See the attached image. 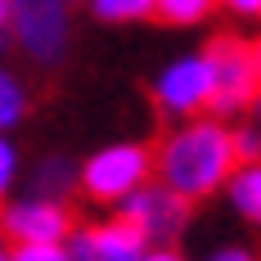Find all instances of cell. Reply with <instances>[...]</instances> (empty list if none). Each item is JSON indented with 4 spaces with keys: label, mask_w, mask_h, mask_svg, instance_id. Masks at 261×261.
<instances>
[{
    "label": "cell",
    "mask_w": 261,
    "mask_h": 261,
    "mask_svg": "<svg viewBox=\"0 0 261 261\" xmlns=\"http://www.w3.org/2000/svg\"><path fill=\"white\" fill-rule=\"evenodd\" d=\"M27 108H32V95H27L23 77L0 63V135H9L14 126H23Z\"/></svg>",
    "instance_id": "obj_11"
},
{
    "label": "cell",
    "mask_w": 261,
    "mask_h": 261,
    "mask_svg": "<svg viewBox=\"0 0 261 261\" xmlns=\"http://www.w3.org/2000/svg\"><path fill=\"white\" fill-rule=\"evenodd\" d=\"M234 167L239 158H234V140H230L225 117H203V113L185 117L153 149V180H162L185 203L221 194Z\"/></svg>",
    "instance_id": "obj_1"
},
{
    "label": "cell",
    "mask_w": 261,
    "mask_h": 261,
    "mask_svg": "<svg viewBox=\"0 0 261 261\" xmlns=\"http://www.w3.org/2000/svg\"><path fill=\"white\" fill-rule=\"evenodd\" d=\"M248 54H252V68H257V81H261V36L248 45Z\"/></svg>",
    "instance_id": "obj_21"
},
{
    "label": "cell",
    "mask_w": 261,
    "mask_h": 261,
    "mask_svg": "<svg viewBox=\"0 0 261 261\" xmlns=\"http://www.w3.org/2000/svg\"><path fill=\"white\" fill-rule=\"evenodd\" d=\"M252 108H257V122H261V90H257V99H252Z\"/></svg>",
    "instance_id": "obj_22"
},
{
    "label": "cell",
    "mask_w": 261,
    "mask_h": 261,
    "mask_svg": "<svg viewBox=\"0 0 261 261\" xmlns=\"http://www.w3.org/2000/svg\"><path fill=\"white\" fill-rule=\"evenodd\" d=\"M230 140H234V158L239 162H261V122L230 126Z\"/></svg>",
    "instance_id": "obj_15"
},
{
    "label": "cell",
    "mask_w": 261,
    "mask_h": 261,
    "mask_svg": "<svg viewBox=\"0 0 261 261\" xmlns=\"http://www.w3.org/2000/svg\"><path fill=\"white\" fill-rule=\"evenodd\" d=\"M216 9L234 14V18H261V0H216Z\"/></svg>",
    "instance_id": "obj_18"
},
{
    "label": "cell",
    "mask_w": 261,
    "mask_h": 261,
    "mask_svg": "<svg viewBox=\"0 0 261 261\" xmlns=\"http://www.w3.org/2000/svg\"><path fill=\"white\" fill-rule=\"evenodd\" d=\"M72 230V212L63 198H41V194H27V198H5L0 203V234L9 243H63Z\"/></svg>",
    "instance_id": "obj_7"
},
{
    "label": "cell",
    "mask_w": 261,
    "mask_h": 261,
    "mask_svg": "<svg viewBox=\"0 0 261 261\" xmlns=\"http://www.w3.org/2000/svg\"><path fill=\"white\" fill-rule=\"evenodd\" d=\"M158 0H86L90 18H99L108 27H126V23H149Z\"/></svg>",
    "instance_id": "obj_12"
},
{
    "label": "cell",
    "mask_w": 261,
    "mask_h": 261,
    "mask_svg": "<svg viewBox=\"0 0 261 261\" xmlns=\"http://www.w3.org/2000/svg\"><path fill=\"white\" fill-rule=\"evenodd\" d=\"M144 180H153V149L140 140H117L104 144L77 167V185L90 203H122L126 194H135Z\"/></svg>",
    "instance_id": "obj_2"
},
{
    "label": "cell",
    "mask_w": 261,
    "mask_h": 261,
    "mask_svg": "<svg viewBox=\"0 0 261 261\" xmlns=\"http://www.w3.org/2000/svg\"><path fill=\"white\" fill-rule=\"evenodd\" d=\"M72 5L77 0H14L9 36L36 68H59L72 50Z\"/></svg>",
    "instance_id": "obj_3"
},
{
    "label": "cell",
    "mask_w": 261,
    "mask_h": 261,
    "mask_svg": "<svg viewBox=\"0 0 261 261\" xmlns=\"http://www.w3.org/2000/svg\"><path fill=\"white\" fill-rule=\"evenodd\" d=\"M153 104L167 113V117H198L212 108V59L203 50L194 54H176L171 63H162L153 77Z\"/></svg>",
    "instance_id": "obj_5"
},
{
    "label": "cell",
    "mask_w": 261,
    "mask_h": 261,
    "mask_svg": "<svg viewBox=\"0 0 261 261\" xmlns=\"http://www.w3.org/2000/svg\"><path fill=\"white\" fill-rule=\"evenodd\" d=\"M9 14H14V0H0V36H9Z\"/></svg>",
    "instance_id": "obj_20"
},
{
    "label": "cell",
    "mask_w": 261,
    "mask_h": 261,
    "mask_svg": "<svg viewBox=\"0 0 261 261\" xmlns=\"http://www.w3.org/2000/svg\"><path fill=\"white\" fill-rule=\"evenodd\" d=\"M0 261H14V257H9V248H0Z\"/></svg>",
    "instance_id": "obj_23"
},
{
    "label": "cell",
    "mask_w": 261,
    "mask_h": 261,
    "mask_svg": "<svg viewBox=\"0 0 261 261\" xmlns=\"http://www.w3.org/2000/svg\"><path fill=\"white\" fill-rule=\"evenodd\" d=\"M63 248H68L72 261H140L149 243L130 221L113 216L104 225H72Z\"/></svg>",
    "instance_id": "obj_8"
},
{
    "label": "cell",
    "mask_w": 261,
    "mask_h": 261,
    "mask_svg": "<svg viewBox=\"0 0 261 261\" xmlns=\"http://www.w3.org/2000/svg\"><path fill=\"white\" fill-rule=\"evenodd\" d=\"M77 189V162L63 153H50L36 162V171H32V194H41V198H63L68 203V194Z\"/></svg>",
    "instance_id": "obj_10"
},
{
    "label": "cell",
    "mask_w": 261,
    "mask_h": 261,
    "mask_svg": "<svg viewBox=\"0 0 261 261\" xmlns=\"http://www.w3.org/2000/svg\"><path fill=\"white\" fill-rule=\"evenodd\" d=\"M140 261H189V257H185L176 243H158V248H144V257H140Z\"/></svg>",
    "instance_id": "obj_19"
},
{
    "label": "cell",
    "mask_w": 261,
    "mask_h": 261,
    "mask_svg": "<svg viewBox=\"0 0 261 261\" xmlns=\"http://www.w3.org/2000/svg\"><path fill=\"white\" fill-rule=\"evenodd\" d=\"M225 198H230L239 221L261 230V162H239L225 180Z\"/></svg>",
    "instance_id": "obj_9"
},
{
    "label": "cell",
    "mask_w": 261,
    "mask_h": 261,
    "mask_svg": "<svg viewBox=\"0 0 261 261\" xmlns=\"http://www.w3.org/2000/svg\"><path fill=\"white\" fill-rule=\"evenodd\" d=\"M216 14V0H158L153 18H162L167 27H198Z\"/></svg>",
    "instance_id": "obj_13"
},
{
    "label": "cell",
    "mask_w": 261,
    "mask_h": 261,
    "mask_svg": "<svg viewBox=\"0 0 261 261\" xmlns=\"http://www.w3.org/2000/svg\"><path fill=\"white\" fill-rule=\"evenodd\" d=\"M18 176H23V153H18V144L9 135H0V203L9 198V189L18 185Z\"/></svg>",
    "instance_id": "obj_14"
},
{
    "label": "cell",
    "mask_w": 261,
    "mask_h": 261,
    "mask_svg": "<svg viewBox=\"0 0 261 261\" xmlns=\"http://www.w3.org/2000/svg\"><path fill=\"white\" fill-rule=\"evenodd\" d=\"M212 59V117H234L243 108H252L261 81L257 68H252V54H248V41L239 36H212L207 50Z\"/></svg>",
    "instance_id": "obj_4"
},
{
    "label": "cell",
    "mask_w": 261,
    "mask_h": 261,
    "mask_svg": "<svg viewBox=\"0 0 261 261\" xmlns=\"http://www.w3.org/2000/svg\"><path fill=\"white\" fill-rule=\"evenodd\" d=\"M203 261H261V252L248 248V243H221V248H212Z\"/></svg>",
    "instance_id": "obj_17"
},
{
    "label": "cell",
    "mask_w": 261,
    "mask_h": 261,
    "mask_svg": "<svg viewBox=\"0 0 261 261\" xmlns=\"http://www.w3.org/2000/svg\"><path fill=\"white\" fill-rule=\"evenodd\" d=\"M14 261H72L63 243H14Z\"/></svg>",
    "instance_id": "obj_16"
},
{
    "label": "cell",
    "mask_w": 261,
    "mask_h": 261,
    "mask_svg": "<svg viewBox=\"0 0 261 261\" xmlns=\"http://www.w3.org/2000/svg\"><path fill=\"white\" fill-rule=\"evenodd\" d=\"M117 216L130 221L149 248L158 243H176L185 234V225H189V203H185L180 194H171L162 180H144L135 194H126L122 203H117Z\"/></svg>",
    "instance_id": "obj_6"
}]
</instances>
